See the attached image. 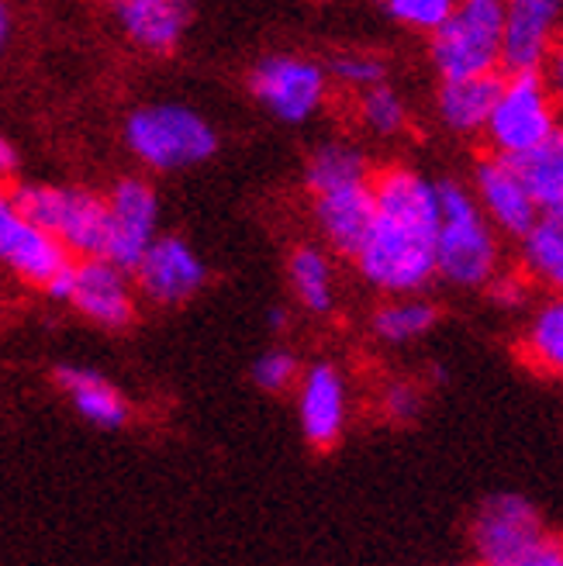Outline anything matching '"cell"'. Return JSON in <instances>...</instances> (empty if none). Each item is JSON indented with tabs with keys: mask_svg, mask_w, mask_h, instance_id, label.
Listing matches in <instances>:
<instances>
[{
	"mask_svg": "<svg viewBox=\"0 0 563 566\" xmlns=\"http://www.w3.org/2000/svg\"><path fill=\"white\" fill-rule=\"evenodd\" d=\"M439 190L411 166H387L374 177V224L356 252V270L387 297H415L439 276Z\"/></svg>",
	"mask_w": 563,
	"mask_h": 566,
	"instance_id": "6da1fadb",
	"label": "cell"
},
{
	"mask_svg": "<svg viewBox=\"0 0 563 566\" xmlns=\"http://www.w3.org/2000/svg\"><path fill=\"white\" fill-rule=\"evenodd\" d=\"M439 190V235L436 270L460 291H488L501 273V235L484 218L481 205L460 180H436Z\"/></svg>",
	"mask_w": 563,
	"mask_h": 566,
	"instance_id": "7a4b0ae2",
	"label": "cell"
},
{
	"mask_svg": "<svg viewBox=\"0 0 563 566\" xmlns=\"http://www.w3.org/2000/svg\"><path fill=\"white\" fill-rule=\"evenodd\" d=\"M14 208L52 235L66 252L80 260H104L107 252V197L80 187H49V184H14Z\"/></svg>",
	"mask_w": 563,
	"mask_h": 566,
	"instance_id": "3957f363",
	"label": "cell"
},
{
	"mask_svg": "<svg viewBox=\"0 0 563 566\" xmlns=\"http://www.w3.org/2000/svg\"><path fill=\"white\" fill-rule=\"evenodd\" d=\"M125 142L138 163L159 169V174L197 166L218 153V132L211 122L184 104L135 107L125 122Z\"/></svg>",
	"mask_w": 563,
	"mask_h": 566,
	"instance_id": "277c9868",
	"label": "cell"
},
{
	"mask_svg": "<svg viewBox=\"0 0 563 566\" xmlns=\"http://www.w3.org/2000/svg\"><path fill=\"white\" fill-rule=\"evenodd\" d=\"M504 4L498 0H467L457 4L446 24L429 39V60L439 80L491 76L501 66Z\"/></svg>",
	"mask_w": 563,
	"mask_h": 566,
	"instance_id": "5b68a950",
	"label": "cell"
},
{
	"mask_svg": "<svg viewBox=\"0 0 563 566\" xmlns=\"http://www.w3.org/2000/svg\"><path fill=\"white\" fill-rule=\"evenodd\" d=\"M556 101L546 87L543 73L504 76L494 115L488 122L491 153L504 159H522L556 132Z\"/></svg>",
	"mask_w": 563,
	"mask_h": 566,
	"instance_id": "8992f818",
	"label": "cell"
},
{
	"mask_svg": "<svg viewBox=\"0 0 563 566\" xmlns=\"http://www.w3.org/2000/svg\"><path fill=\"white\" fill-rule=\"evenodd\" d=\"M546 539L540 507L515 491L488 494L470 522V546L484 566H512Z\"/></svg>",
	"mask_w": 563,
	"mask_h": 566,
	"instance_id": "52a82bcc",
	"label": "cell"
},
{
	"mask_svg": "<svg viewBox=\"0 0 563 566\" xmlns=\"http://www.w3.org/2000/svg\"><path fill=\"white\" fill-rule=\"evenodd\" d=\"M249 94L257 97L277 122L304 125L325 107L329 97V70L307 55L273 52L252 66Z\"/></svg>",
	"mask_w": 563,
	"mask_h": 566,
	"instance_id": "ba28073f",
	"label": "cell"
},
{
	"mask_svg": "<svg viewBox=\"0 0 563 566\" xmlns=\"http://www.w3.org/2000/svg\"><path fill=\"white\" fill-rule=\"evenodd\" d=\"M159 239V197L156 190L138 180L125 177L107 193V252L104 260L125 273H135L149 245Z\"/></svg>",
	"mask_w": 563,
	"mask_h": 566,
	"instance_id": "9c48e42d",
	"label": "cell"
},
{
	"mask_svg": "<svg viewBox=\"0 0 563 566\" xmlns=\"http://www.w3.org/2000/svg\"><path fill=\"white\" fill-rule=\"evenodd\" d=\"M467 187L473 193V201L481 205L484 218L498 229V235L522 239L532 224L540 221V208L532 201L515 159H504L494 153L481 156L473 163V174H470Z\"/></svg>",
	"mask_w": 563,
	"mask_h": 566,
	"instance_id": "30bf717a",
	"label": "cell"
},
{
	"mask_svg": "<svg viewBox=\"0 0 563 566\" xmlns=\"http://www.w3.org/2000/svg\"><path fill=\"white\" fill-rule=\"evenodd\" d=\"M563 35V8L556 0H515L504 4L501 66L509 76L543 73Z\"/></svg>",
	"mask_w": 563,
	"mask_h": 566,
	"instance_id": "8fae6325",
	"label": "cell"
},
{
	"mask_svg": "<svg viewBox=\"0 0 563 566\" xmlns=\"http://www.w3.org/2000/svg\"><path fill=\"white\" fill-rule=\"evenodd\" d=\"M0 263L24 283H35L42 291L73 266L70 252L52 235H45L39 224L28 221L14 208L11 193L4 190H0Z\"/></svg>",
	"mask_w": 563,
	"mask_h": 566,
	"instance_id": "7c38bea8",
	"label": "cell"
},
{
	"mask_svg": "<svg viewBox=\"0 0 563 566\" xmlns=\"http://www.w3.org/2000/svg\"><path fill=\"white\" fill-rule=\"evenodd\" d=\"M301 432L315 449H332L350 424V384L329 359L312 363L298 380Z\"/></svg>",
	"mask_w": 563,
	"mask_h": 566,
	"instance_id": "4fadbf2b",
	"label": "cell"
},
{
	"mask_svg": "<svg viewBox=\"0 0 563 566\" xmlns=\"http://www.w3.org/2000/svg\"><path fill=\"white\" fill-rule=\"evenodd\" d=\"M205 280H208L205 260L197 256L194 245L180 235H159L149 245L143 263L135 266V283H138V291H143V297L163 307L190 301L205 287Z\"/></svg>",
	"mask_w": 563,
	"mask_h": 566,
	"instance_id": "5bb4252c",
	"label": "cell"
},
{
	"mask_svg": "<svg viewBox=\"0 0 563 566\" xmlns=\"http://www.w3.org/2000/svg\"><path fill=\"white\" fill-rule=\"evenodd\" d=\"M70 304L83 318H91L104 328H125L135 318V297L128 287V276L107 260H76Z\"/></svg>",
	"mask_w": 563,
	"mask_h": 566,
	"instance_id": "9a60e30c",
	"label": "cell"
},
{
	"mask_svg": "<svg viewBox=\"0 0 563 566\" xmlns=\"http://www.w3.org/2000/svg\"><path fill=\"white\" fill-rule=\"evenodd\" d=\"M312 218L332 252L356 260L374 224V180L312 197Z\"/></svg>",
	"mask_w": 563,
	"mask_h": 566,
	"instance_id": "2e32d148",
	"label": "cell"
},
{
	"mask_svg": "<svg viewBox=\"0 0 563 566\" xmlns=\"http://www.w3.org/2000/svg\"><path fill=\"white\" fill-rule=\"evenodd\" d=\"M501 94V76H470V80H446L436 94V115L446 132L453 135H484Z\"/></svg>",
	"mask_w": 563,
	"mask_h": 566,
	"instance_id": "e0dca14e",
	"label": "cell"
},
{
	"mask_svg": "<svg viewBox=\"0 0 563 566\" xmlns=\"http://www.w3.org/2000/svg\"><path fill=\"white\" fill-rule=\"evenodd\" d=\"M122 32L146 52H174L190 24V8L177 0H122L115 8Z\"/></svg>",
	"mask_w": 563,
	"mask_h": 566,
	"instance_id": "ac0fdd59",
	"label": "cell"
},
{
	"mask_svg": "<svg viewBox=\"0 0 563 566\" xmlns=\"http://www.w3.org/2000/svg\"><path fill=\"white\" fill-rule=\"evenodd\" d=\"M55 384L66 390L70 405L87 421H94L97 429H122L128 421L125 394L101 374L83 370V366H60L55 370Z\"/></svg>",
	"mask_w": 563,
	"mask_h": 566,
	"instance_id": "d6986e66",
	"label": "cell"
},
{
	"mask_svg": "<svg viewBox=\"0 0 563 566\" xmlns=\"http://www.w3.org/2000/svg\"><path fill=\"white\" fill-rule=\"evenodd\" d=\"M519 266L529 283L550 291L553 297H563V221L560 218H540L519 239Z\"/></svg>",
	"mask_w": 563,
	"mask_h": 566,
	"instance_id": "ffe728a7",
	"label": "cell"
},
{
	"mask_svg": "<svg viewBox=\"0 0 563 566\" xmlns=\"http://www.w3.org/2000/svg\"><path fill=\"white\" fill-rule=\"evenodd\" d=\"M353 184H371V163L353 142H322V146L304 163V187L312 197L343 190Z\"/></svg>",
	"mask_w": 563,
	"mask_h": 566,
	"instance_id": "44dd1931",
	"label": "cell"
},
{
	"mask_svg": "<svg viewBox=\"0 0 563 566\" xmlns=\"http://www.w3.org/2000/svg\"><path fill=\"white\" fill-rule=\"evenodd\" d=\"M519 174L540 208V218L563 221V128H556L540 149L515 159Z\"/></svg>",
	"mask_w": 563,
	"mask_h": 566,
	"instance_id": "7402d4cb",
	"label": "cell"
},
{
	"mask_svg": "<svg viewBox=\"0 0 563 566\" xmlns=\"http://www.w3.org/2000/svg\"><path fill=\"white\" fill-rule=\"evenodd\" d=\"M288 280L301 307L329 315L335 307V270L322 245H298L288 260Z\"/></svg>",
	"mask_w": 563,
	"mask_h": 566,
	"instance_id": "603a6c76",
	"label": "cell"
},
{
	"mask_svg": "<svg viewBox=\"0 0 563 566\" xmlns=\"http://www.w3.org/2000/svg\"><path fill=\"white\" fill-rule=\"evenodd\" d=\"M439 322V307L426 297H387L371 318V332L384 346H408L429 335Z\"/></svg>",
	"mask_w": 563,
	"mask_h": 566,
	"instance_id": "cb8c5ba5",
	"label": "cell"
},
{
	"mask_svg": "<svg viewBox=\"0 0 563 566\" xmlns=\"http://www.w3.org/2000/svg\"><path fill=\"white\" fill-rule=\"evenodd\" d=\"M522 353L536 370L563 377V297H550L532 311L522 335Z\"/></svg>",
	"mask_w": 563,
	"mask_h": 566,
	"instance_id": "d4e9b609",
	"label": "cell"
},
{
	"mask_svg": "<svg viewBox=\"0 0 563 566\" xmlns=\"http://www.w3.org/2000/svg\"><path fill=\"white\" fill-rule=\"evenodd\" d=\"M356 118L377 138H394L408 128V104L394 87H374L367 94H356Z\"/></svg>",
	"mask_w": 563,
	"mask_h": 566,
	"instance_id": "484cf974",
	"label": "cell"
},
{
	"mask_svg": "<svg viewBox=\"0 0 563 566\" xmlns=\"http://www.w3.org/2000/svg\"><path fill=\"white\" fill-rule=\"evenodd\" d=\"M325 70L332 80H340L343 87H350L356 94H367L387 83V63L374 52H340Z\"/></svg>",
	"mask_w": 563,
	"mask_h": 566,
	"instance_id": "4316f807",
	"label": "cell"
},
{
	"mask_svg": "<svg viewBox=\"0 0 563 566\" xmlns=\"http://www.w3.org/2000/svg\"><path fill=\"white\" fill-rule=\"evenodd\" d=\"M457 4H449V0H390V4H384V11L411 28V32H421V35H436L439 28L446 24V18L453 14Z\"/></svg>",
	"mask_w": 563,
	"mask_h": 566,
	"instance_id": "83f0119b",
	"label": "cell"
},
{
	"mask_svg": "<svg viewBox=\"0 0 563 566\" xmlns=\"http://www.w3.org/2000/svg\"><path fill=\"white\" fill-rule=\"evenodd\" d=\"M252 380L270 394H280L301 380V363L288 349H267L257 363H252Z\"/></svg>",
	"mask_w": 563,
	"mask_h": 566,
	"instance_id": "f1b7e54d",
	"label": "cell"
},
{
	"mask_svg": "<svg viewBox=\"0 0 563 566\" xmlns=\"http://www.w3.org/2000/svg\"><path fill=\"white\" fill-rule=\"evenodd\" d=\"M380 408L390 421H398V424L415 421L421 415V408H426V390H421L415 380L394 377L380 390Z\"/></svg>",
	"mask_w": 563,
	"mask_h": 566,
	"instance_id": "f546056e",
	"label": "cell"
},
{
	"mask_svg": "<svg viewBox=\"0 0 563 566\" xmlns=\"http://www.w3.org/2000/svg\"><path fill=\"white\" fill-rule=\"evenodd\" d=\"M529 294H532V283L522 276V270L519 273H498L491 283H488V297H491V304H498L501 311H519V307H525L529 304Z\"/></svg>",
	"mask_w": 563,
	"mask_h": 566,
	"instance_id": "4dcf8cb0",
	"label": "cell"
},
{
	"mask_svg": "<svg viewBox=\"0 0 563 566\" xmlns=\"http://www.w3.org/2000/svg\"><path fill=\"white\" fill-rule=\"evenodd\" d=\"M512 566H563V539H556V535H550V539L543 546H536L529 556H522L519 563Z\"/></svg>",
	"mask_w": 563,
	"mask_h": 566,
	"instance_id": "1f68e13d",
	"label": "cell"
},
{
	"mask_svg": "<svg viewBox=\"0 0 563 566\" xmlns=\"http://www.w3.org/2000/svg\"><path fill=\"white\" fill-rule=\"evenodd\" d=\"M543 80H546V87H550L553 101L563 107V35H560V42H556V49H553V55H550V63H546V70H543Z\"/></svg>",
	"mask_w": 563,
	"mask_h": 566,
	"instance_id": "d6a6232c",
	"label": "cell"
},
{
	"mask_svg": "<svg viewBox=\"0 0 563 566\" xmlns=\"http://www.w3.org/2000/svg\"><path fill=\"white\" fill-rule=\"evenodd\" d=\"M14 169H18V153H14L11 142L0 135V177H11Z\"/></svg>",
	"mask_w": 563,
	"mask_h": 566,
	"instance_id": "836d02e7",
	"label": "cell"
},
{
	"mask_svg": "<svg viewBox=\"0 0 563 566\" xmlns=\"http://www.w3.org/2000/svg\"><path fill=\"white\" fill-rule=\"evenodd\" d=\"M284 325H288V311H284V307H273V311H270V328L280 332Z\"/></svg>",
	"mask_w": 563,
	"mask_h": 566,
	"instance_id": "e575fe53",
	"label": "cell"
},
{
	"mask_svg": "<svg viewBox=\"0 0 563 566\" xmlns=\"http://www.w3.org/2000/svg\"><path fill=\"white\" fill-rule=\"evenodd\" d=\"M4 18H8V8H4V4H0V21H4Z\"/></svg>",
	"mask_w": 563,
	"mask_h": 566,
	"instance_id": "d590c367",
	"label": "cell"
}]
</instances>
